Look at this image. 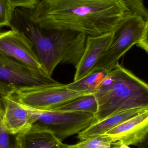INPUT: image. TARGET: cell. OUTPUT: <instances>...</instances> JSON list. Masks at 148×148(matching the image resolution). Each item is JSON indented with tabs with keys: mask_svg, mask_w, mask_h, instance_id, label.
<instances>
[{
	"mask_svg": "<svg viewBox=\"0 0 148 148\" xmlns=\"http://www.w3.org/2000/svg\"><path fill=\"white\" fill-rule=\"evenodd\" d=\"M82 141L75 145H68L69 148H98L108 143H112L111 139L104 135Z\"/></svg>",
	"mask_w": 148,
	"mask_h": 148,
	"instance_id": "cell-17",
	"label": "cell"
},
{
	"mask_svg": "<svg viewBox=\"0 0 148 148\" xmlns=\"http://www.w3.org/2000/svg\"><path fill=\"white\" fill-rule=\"evenodd\" d=\"M108 73L104 71L93 72L78 81L65 84V86L74 91L94 94L105 80Z\"/></svg>",
	"mask_w": 148,
	"mask_h": 148,
	"instance_id": "cell-14",
	"label": "cell"
},
{
	"mask_svg": "<svg viewBox=\"0 0 148 148\" xmlns=\"http://www.w3.org/2000/svg\"><path fill=\"white\" fill-rule=\"evenodd\" d=\"M15 8L11 0H0V27H9Z\"/></svg>",
	"mask_w": 148,
	"mask_h": 148,
	"instance_id": "cell-18",
	"label": "cell"
},
{
	"mask_svg": "<svg viewBox=\"0 0 148 148\" xmlns=\"http://www.w3.org/2000/svg\"><path fill=\"white\" fill-rule=\"evenodd\" d=\"M136 45L148 53V19L146 20V26L143 37Z\"/></svg>",
	"mask_w": 148,
	"mask_h": 148,
	"instance_id": "cell-21",
	"label": "cell"
},
{
	"mask_svg": "<svg viewBox=\"0 0 148 148\" xmlns=\"http://www.w3.org/2000/svg\"><path fill=\"white\" fill-rule=\"evenodd\" d=\"M94 95L98 110L94 123L128 110L148 108V84L119 63L108 73Z\"/></svg>",
	"mask_w": 148,
	"mask_h": 148,
	"instance_id": "cell-3",
	"label": "cell"
},
{
	"mask_svg": "<svg viewBox=\"0 0 148 148\" xmlns=\"http://www.w3.org/2000/svg\"><path fill=\"white\" fill-rule=\"evenodd\" d=\"M146 26V20L142 16L127 13L113 32L110 44L91 73L111 71L119 63L120 58L142 39Z\"/></svg>",
	"mask_w": 148,
	"mask_h": 148,
	"instance_id": "cell-4",
	"label": "cell"
},
{
	"mask_svg": "<svg viewBox=\"0 0 148 148\" xmlns=\"http://www.w3.org/2000/svg\"><path fill=\"white\" fill-rule=\"evenodd\" d=\"M119 148H131L130 147L127 145H125L124 144H121L120 145V147Z\"/></svg>",
	"mask_w": 148,
	"mask_h": 148,
	"instance_id": "cell-24",
	"label": "cell"
},
{
	"mask_svg": "<svg viewBox=\"0 0 148 148\" xmlns=\"http://www.w3.org/2000/svg\"><path fill=\"white\" fill-rule=\"evenodd\" d=\"M30 14L29 9L16 8L9 27L31 42L45 73L51 77L60 63L76 66L84 52L87 36L69 30H46V33L31 20Z\"/></svg>",
	"mask_w": 148,
	"mask_h": 148,
	"instance_id": "cell-2",
	"label": "cell"
},
{
	"mask_svg": "<svg viewBox=\"0 0 148 148\" xmlns=\"http://www.w3.org/2000/svg\"></svg>",
	"mask_w": 148,
	"mask_h": 148,
	"instance_id": "cell-25",
	"label": "cell"
},
{
	"mask_svg": "<svg viewBox=\"0 0 148 148\" xmlns=\"http://www.w3.org/2000/svg\"><path fill=\"white\" fill-rule=\"evenodd\" d=\"M6 130L0 123V148H21L20 135Z\"/></svg>",
	"mask_w": 148,
	"mask_h": 148,
	"instance_id": "cell-16",
	"label": "cell"
},
{
	"mask_svg": "<svg viewBox=\"0 0 148 148\" xmlns=\"http://www.w3.org/2000/svg\"><path fill=\"white\" fill-rule=\"evenodd\" d=\"M74 91L59 83L36 86L25 89L11 95L22 105L39 110H49L71 101L88 95Z\"/></svg>",
	"mask_w": 148,
	"mask_h": 148,
	"instance_id": "cell-7",
	"label": "cell"
},
{
	"mask_svg": "<svg viewBox=\"0 0 148 148\" xmlns=\"http://www.w3.org/2000/svg\"><path fill=\"white\" fill-rule=\"evenodd\" d=\"M148 134V111L119 124L104 134L112 143L137 146Z\"/></svg>",
	"mask_w": 148,
	"mask_h": 148,
	"instance_id": "cell-10",
	"label": "cell"
},
{
	"mask_svg": "<svg viewBox=\"0 0 148 148\" xmlns=\"http://www.w3.org/2000/svg\"><path fill=\"white\" fill-rule=\"evenodd\" d=\"M1 96L4 110L1 123L4 128L14 134H22L28 130L36 120L34 110L22 105L11 96Z\"/></svg>",
	"mask_w": 148,
	"mask_h": 148,
	"instance_id": "cell-9",
	"label": "cell"
},
{
	"mask_svg": "<svg viewBox=\"0 0 148 148\" xmlns=\"http://www.w3.org/2000/svg\"><path fill=\"white\" fill-rule=\"evenodd\" d=\"M33 110L36 120L32 127L49 131L61 141L79 134L95 121V115L86 112Z\"/></svg>",
	"mask_w": 148,
	"mask_h": 148,
	"instance_id": "cell-6",
	"label": "cell"
},
{
	"mask_svg": "<svg viewBox=\"0 0 148 148\" xmlns=\"http://www.w3.org/2000/svg\"><path fill=\"white\" fill-rule=\"evenodd\" d=\"M3 112H4V110H3L2 100L1 96L0 95V123H1L2 121Z\"/></svg>",
	"mask_w": 148,
	"mask_h": 148,
	"instance_id": "cell-22",
	"label": "cell"
},
{
	"mask_svg": "<svg viewBox=\"0 0 148 148\" xmlns=\"http://www.w3.org/2000/svg\"><path fill=\"white\" fill-rule=\"evenodd\" d=\"M147 111L148 108H137L116 113L100 121L93 123L80 132L77 137L81 140H83L103 135L127 120Z\"/></svg>",
	"mask_w": 148,
	"mask_h": 148,
	"instance_id": "cell-12",
	"label": "cell"
},
{
	"mask_svg": "<svg viewBox=\"0 0 148 148\" xmlns=\"http://www.w3.org/2000/svg\"><path fill=\"white\" fill-rule=\"evenodd\" d=\"M129 12L124 0H40L30 16L46 30L95 36L114 32Z\"/></svg>",
	"mask_w": 148,
	"mask_h": 148,
	"instance_id": "cell-1",
	"label": "cell"
},
{
	"mask_svg": "<svg viewBox=\"0 0 148 148\" xmlns=\"http://www.w3.org/2000/svg\"><path fill=\"white\" fill-rule=\"evenodd\" d=\"M130 13L137 14L145 20L148 19V10L143 4V0H124Z\"/></svg>",
	"mask_w": 148,
	"mask_h": 148,
	"instance_id": "cell-19",
	"label": "cell"
},
{
	"mask_svg": "<svg viewBox=\"0 0 148 148\" xmlns=\"http://www.w3.org/2000/svg\"><path fill=\"white\" fill-rule=\"evenodd\" d=\"M21 148H59L62 143L47 130L32 127L20 135Z\"/></svg>",
	"mask_w": 148,
	"mask_h": 148,
	"instance_id": "cell-13",
	"label": "cell"
},
{
	"mask_svg": "<svg viewBox=\"0 0 148 148\" xmlns=\"http://www.w3.org/2000/svg\"><path fill=\"white\" fill-rule=\"evenodd\" d=\"M113 32L95 36H87L85 49L76 66L74 81L90 73L111 42Z\"/></svg>",
	"mask_w": 148,
	"mask_h": 148,
	"instance_id": "cell-11",
	"label": "cell"
},
{
	"mask_svg": "<svg viewBox=\"0 0 148 148\" xmlns=\"http://www.w3.org/2000/svg\"><path fill=\"white\" fill-rule=\"evenodd\" d=\"M40 0H11L15 8H23L32 9L36 6Z\"/></svg>",
	"mask_w": 148,
	"mask_h": 148,
	"instance_id": "cell-20",
	"label": "cell"
},
{
	"mask_svg": "<svg viewBox=\"0 0 148 148\" xmlns=\"http://www.w3.org/2000/svg\"><path fill=\"white\" fill-rule=\"evenodd\" d=\"M0 55L44 71L32 43L17 31L11 29L0 32Z\"/></svg>",
	"mask_w": 148,
	"mask_h": 148,
	"instance_id": "cell-8",
	"label": "cell"
},
{
	"mask_svg": "<svg viewBox=\"0 0 148 148\" xmlns=\"http://www.w3.org/2000/svg\"><path fill=\"white\" fill-rule=\"evenodd\" d=\"M59 148H69L68 145L62 143Z\"/></svg>",
	"mask_w": 148,
	"mask_h": 148,
	"instance_id": "cell-23",
	"label": "cell"
},
{
	"mask_svg": "<svg viewBox=\"0 0 148 148\" xmlns=\"http://www.w3.org/2000/svg\"><path fill=\"white\" fill-rule=\"evenodd\" d=\"M97 110L98 104L94 94H93L79 97L49 110L86 112L95 115Z\"/></svg>",
	"mask_w": 148,
	"mask_h": 148,
	"instance_id": "cell-15",
	"label": "cell"
},
{
	"mask_svg": "<svg viewBox=\"0 0 148 148\" xmlns=\"http://www.w3.org/2000/svg\"><path fill=\"white\" fill-rule=\"evenodd\" d=\"M58 83L44 71L0 55V95L11 96L28 88Z\"/></svg>",
	"mask_w": 148,
	"mask_h": 148,
	"instance_id": "cell-5",
	"label": "cell"
}]
</instances>
